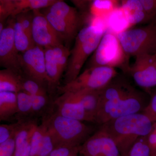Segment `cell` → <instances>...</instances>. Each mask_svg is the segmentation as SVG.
<instances>
[{
  "mask_svg": "<svg viewBox=\"0 0 156 156\" xmlns=\"http://www.w3.org/2000/svg\"><path fill=\"white\" fill-rule=\"evenodd\" d=\"M57 0H12L13 11L11 16L15 17L20 13L48 8Z\"/></svg>",
  "mask_w": 156,
  "mask_h": 156,
  "instance_id": "23",
  "label": "cell"
},
{
  "mask_svg": "<svg viewBox=\"0 0 156 156\" xmlns=\"http://www.w3.org/2000/svg\"><path fill=\"white\" fill-rule=\"evenodd\" d=\"M107 30L117 35L131 26L121 6L114 10L106 18Z\"/></svg>",
  "mask_w": 156,
  "mask_h": 156,
  "instance_id": "22",
  "label": "cell"
},
{
  "mask_svg": "<svg viewBox=\"0 0 156 156\" xmlns=\"http://www.w3.org/2000/svg\"><path fill=\"white\" fill-rule=\"evenodd\" d=\"M46 71L49 78L48 87L53 90L66 69L70 50L64 45L44 48Z\"/></svg>",
  "mask_w": 156,
  "mask_h": 156,
  "instance_id": "9",
  "label": "cell"
},
{
  "mask_svg": "<svg viewBox=\"0 0 156 156\" xmlns=\"http://www.w3.org/2000/svg\"><path fill=\"white\" fill-rule=\"evenodd\" d=\"M117 37L128 57L156 54V23L127 30Z\"/></svg>",
  "mask_w": 156,
  "mask_h": 156,
  "instance_id": "5",
  "label": "cell"
},
{
  "mask_svg": "<svg viewBox=\"0 0 156 156\" xmlns=\"http://www.w3.org/2000/svg\"><path fill=\"white\" fill-rule=\"evenodd\" d=\"M143 95L128 81L117 76L100 90L95 123L101 126L111 120L143 111Z\"/></svg>",
  "mask_w": 156,
  "mask_h": 156,
  "instance_id": "1",
  "label": "cell"
},
{
  "mask_svg": "<svg viewBox=\"0 0 156 156\" xmlns=\"http://www.w3.org/2000/svg\"><path fill=\"white\" fill-rule=\"evenodd\" d=\"M154 55H142L135 57V61L128 72L136 85L144 88L156 86V66Z\"/></svg>",
  "mask_w": 156,
  "mask_h": 156,
  "instance_id": "13",
  "label": "cell"
},
{
  "mask_svg": "<svg viewBox=\"0 0 156 156\" xmlns=\"http://www.w3.org/2000/svg\"><path fill=\"white\" fill-rule=\"evenodd\" d=\"M115 34L107 30L91 58L89 67H122L128 72V57Z\"/></svg>",
  "mask_w": 156,
  "mask_h": 156,
  "instance_id": "6",
  "label": "cell"
},
{
  "mask_svg": "<svg viewBox=\"0 0 156 156\" xmlns=\"http://www.w3.org/2000/svg\"><path fill=\"white\" fill-rule=\"evenodd\" d=\"M61 94L53 102L56 113L70 119L94 123L93 117L85 110L72 92H65Z\"/></svg>",
  "mask_w": 156,
  "mask_h": 156,
  "instance_id": "14",
  "label": "cell"
},
{
  "mask_svg": "<svg viewBox=\"0 0 156 156\" xmlns=\"http://www.w3.org/2000/svg\"><path fill=\"white\" fill-rule=\"evenodd\" d=\"M80 154L82 156H122L114 141L101 128L81 146Z\"/></svg>",
  "mask_w": 156,
  "mask_h": 156,
  "instance_id": "10",
  "label": "cell"
},
{
  "mask_svg": "<svg viewBox=\"0 0 156 156\" xmlns=\"http://www.w3.org/2000/svg\"><path fill=\"white\" fill-rule=\"evenodd\" d=\"M153 122L143 113H137L111 120L100 126L110 136L122 156H126L140 137L147 136Z\"/></svg>",
  "mask_w": 156,
  "mask_h": 156,
  "instance_id": "2",
  "label": "cell"
},
{
  "mask_svg": "<svg viewBox=\"0 0 156 156\" xmlns=\"http://www.w3.org/2000/svg\"><path fill=\"white\" fill-rule=\"evenodd\" d=\"M44 15L63 41H71L76 37L80 27L72 24L64 20L47 11Z\"/></svg>",
  "mask_w": 156,
  "mask_h": 156,
  "instance_id": "17",
  "label": "cell"
},
{
  "mask_svg": "<svg viewBox=\"0 0 156 156\" xmlns=\"http://www.w3.org/2000/svg\"><path fill=\"white\" fill-rule=\"evenodd\" d=\"M48 9V11L50 13L81 27L83 20L82 15L79 14L76 9L69 5L63 1L57 0L56 2Z\"/></svg>",
  "mask_w": 156,
  "mask_h": 156,
  "instance_id": "18",
  "label": "cell"
},
{
  "mask_svg": "<svg viewBox=\"0 0 156 156\" xmlns=\"http://www.w3.org/2000/svg\"><path fill=\"white\" fill-rule=\"evenodd\" d=\"M80 147L60 146L53 148L48 156H79Z\"/></svg>",
  "mask_w": 156,
  "mask_h": 156,
  "instance_id": "31",
  "label": "cell"
},
{
  "mask_svg": "<svg viewBox=\"0 0 156 156\" xmlns=\"http://www.w3.org/2000/svg\"><path fill=\"white\" fill-rule=\"evenodd\" d=\"M19 120H25L24 117L32 115V97L26 92L21 91L17 93Z\"/></svg>",
  "mask_w": 156,
  "mask_h": 156,
  "instance_id": "26",
  "label": "cell"
},
{
  "mask_svg": "<svg viewBox=\"0 0 156 156\" xmlns=\"http://www.w3.org/2000/svg\"><path fill=\"white\" fill-rule=\"evenodd\" d=\"M22 120H18L17 123L10 125H1L0 126V144L5 142L16 134L19 129Z\"/></svg>",
  "mask_w": 156,
  "mask_h": 156,
  "instance_id": "29",
  "label": "cell"
},
{
  "mask_svg": "<svg viewBox=\"0 0 156 156\" xmlns=\"http://www.w3.org/2000/svg\"><path fill=\"white\" fill-rule=\"evenodd\" d=\"M106 30V23L100 18L98 19L97 23H92L80 30L70 52L64 76L65 84L73 81L80 74L84 63L97 49Z\"/></svg>",
  "mask_w": 156,
  "mask_h": 156,
  "instance_id": "3",
  "label": "cell"
},
{
  "mask_svg": "<svg viewBox=\"0 0 156 156\" xmlns=\"http://www.w3.org/2000/svg\"><path fill=\"white\" fill-rule=\"evenodd\" d=\"M143 113L147 116L153 122H156V92L151 98L150 101L146 106Z\"/></svg>",
  "mask_w": 156,
  "mask_h": 156,
  "instance_id": "36",
  "label": "cell"
},
{
  "mask_svg": "<svg viewBox=\"0 0 156 156\" xmlns=\"http://www.w3.org/2000/svg\"><path fill=\"white\" fill-rule=\"evenodd\" d=\"M42 123L54 147L81 146L94 132L92 126L82 121L62 116L56 112L45 117Z\"/></svg>",
  "mask_w": 156,
  "mask_h": 156,
  "instance_id": "4",
  "label": "cell"
},
{
  "mask_svg": "<svg viewBox=\"0 0 156 156\" xmlns=\"http://www.w3.org/2000/svg\"><path fill=\"white\" fill-rule=\"evenodd\" d=\"M13 11L12 0H1L0 1V19L1 23L9 16H11Z\"/></svg>",
  "mask_w": 156,
  "mask_h": 156,
  "instance_id": "35",
  "label": "cell"
},
{
  "mask_svg": "<svg viewBox=\"0 0 156 156\" xmlns=\"http://www.w3.org/2000/svg\"><path fill=\"white\" fill-rule=\"evenodd\" d=\"M23 78L20 74L9 69L0 71V92L17 93L22 91Z\"/></svg>",
  "mask_w": 156,
  "mask_h": 156,
  "instance_id": "20",
  "label": "cell"
},
{
  "mask_svg": "<svg viewBox=\"0 0 156 156\" xmlns=\"http://www.w3.org/2000/svg\"><path fill=\"white\" fill-rule=\"evenodd\" d=\"M121 2V7L131 26L139 23H151L140 0H126Z\"/></svg>",
  "mask_w": 156,
  "mask_h": 156,
  "instance_id": "16",
  "label": "cell"
},
{
  "mask_svg": "<svg viewBox=\"0 0 156 156\" xmlns=\"http://www.w3.org/2000/svg\"><path fill=\"white\" fill-rule=\"evenodd\" d=\"M33 12L32 37L37 46L44 48L63 45V41L40 10Z\"/></svg>",
  "mask_w": 156,
  "mask_h": 156,
  "instance_id": "11",
  "label": "cell"
},
{
  "mask_svg": "<svg viewBox=\"0 0 156 156\" xmlns=\"http://www.w3.org/2000/svg\"><path fill=\"white\" fill-rule=\"evenodd\" d=\"M154 63H155V65L156 66V58H155V57Z\"/></svg>",
  "mask_w": 156,
  "mask_h": 156,
  "instance_id": "38",
  "label": "cell"
},
{
  "mask_svg": "<svg viewBox=\"0 0 156 156\" xmlns=\"http://www.w3.org/2000/svg\"><path fill=\"white\" fill-rule=\"evenodd\" d=\"M22 91L31 95L47 94L44 85L30 78L22 79Z\"/></svg>",
  "mask_w": 156,
  "mask_h": 156,
  "instance_id": "28",
  "label": "cell"
},
{
  "mask_svg": "<svg viewBox=\"0 0 156 156\" xmlns=\"http://www.w3.org/2000/svg\"><path fill=\"white\" fill-rule=\"evenodd\" d=\"M20 63L21 70L28 78L42 85L49 83L46 71L44 49L35 46L20 54Z\"/></svg>",
  "mask_w": 156,
  "mask_h": 156,
  "instance_id": "8",
  "label": "cell"
},
{
  "mask_svg": "<svg viewBox=\"0 0 156 156\" xmlns=\"http://www.w3.org/2000/svg\"><path fill=\"white\" fill-rule=\"evenodd\" d=\"M146 13L151 23H156V0H140Z\"/></svg>",
  "mask_w": 156,
  "mask_h": 156,
  "instance_id": "34",
  "label": "cell"
},
{
  "mask_svg": "<svg viewBox=\"0 0 156 156\" xmlns=\"http://www.w3.org/2000/svg\"><path fill=\"white\" fill-rule=\"evenodd\" d=\"M118 1L98 0L91 2V11L95 17L106 18L118 6Z\"/></svg>",
  "mask_w": 156,
  "mask_h": 156,
  "instance_id": "25",
  "label": "cell"
},
{
  "mask_svg": "<svg viewBox=\"0 0 156 156\" xmlns=\"http://www.w3.org/2000/svg\"><path fill=\"white\" fill-rule=\"evenodd\" d=\"M32 115L40 113L45 108L48 102L47 94L32 95Z\"/></svg>",
  "mask_w": 156,
  "mask_h": 156,
  "instance_id": "32",
  "label": "cell"
},
{
  "mask_svg": "<svg viewBox=\"0 0 156 156\" xmlns=\"http://www.w3.org/2000/svg\"><path fill=\"white\" fill-rule=\"evenodd\" d=\"M154 57H155V58H156V54H155V55H154Z\"/></svg>",
  "mask_w": 156,
  "mask_h": 156,
  "instance_id": "39",
  "label": "cell"
},
{
  "mask_svg": "<svg viewBox=\"0 0 156 156\" xmlns=\"http://www.w3.org/2000/svg\"><path fill=\"white\" fill-rule=\"evenodd\" d=\"M147 140L151 156H156V122L153 123L151 131L147 136Z\"/></svg>",
  "mask_w": 156,
  "mask_h": 156,
  "instance_id": "37",
  "label": "cell"
},
{
  "mask_svg": "<svg viewBox=\"0 0 156 156\" xmlns=\"http://www.w3.org/2000/svg\"><path fill=\"white\" fill-rule=\"evenodd\" d=\"M54 148L44 125L38 126L34 133L29 156H48Z\"/></svg>",
  "mask_w": 156,
  "mask_h": 156,
  "instance_id": "15",
  "label": "cell"
},
{
  "mask_svg": "<svg viewBox=\"0 0 156 156\" xmlns=\"http://www.w3.org/2000/svg\"><path fill=\"white\" fill-rule=\"evenodd\" d=\"M117 76L114 68L106 66L89 67L75 80L58 87L60 93L75 92L83 90L99 91L106 87Z\"/></svg>",
  "mask_w": 156,
  "mask_h": 156,
  "instance_id": "7",
  "label": "cell"
},
{
  "mask_svg": "<svg viewBox=\"0 0 156 156\" xmlns=\"http://www.w3.org/2000/svg\"><path fill=\"white\" fill-rule=\"evenodd\" d=\"M126 156H151L147 136L140 137L134 143Z\"/></svg>",
  "mask_w": 156,
  "mask_h": 156,
  "instance_id": "27",
  "label": "cell"
},
{
  "mask_svg": "<svg viewBox=\"0 0 156 156\" xmlns=\"http://www.w3.org/2000/svg\"><path fill=\"white\" fill-rule=\"evenodd\" d=\"M100 92V90H83L72 93L85 110L94 119L99 102Z\"/></svg>",
  "mask_w": 156,
  "mask_h": 156,
  "instance_id": "19",
  "label": "cell"
},
{
  "mask_svg": "<svg viewBox=\"0 0 156 156\" xmlns=\"http://www.w3.org/2000/svg\"><path fill=\"white\" fill-rule=\"evenodd\" d=\"M33 12H24L16 16V20L20 23L23 30L32 37ZM33 38V37H32Z\"/></svg>",
  "mask_w": 156,
  "mask_h": 156,
  "instance_id": "30",
  "label": "cell"
},
{
  "mask_svg": "<svg viewBox=\"0 0 156 156\" xmlns=\"http://www.w3.org/2000/svg\"><path fill=\"white\" fill-rule=\"evenodd\" d=\"M14 21L11 20L0 33V64L6 69L19 73L21 70L19 52L14 37Z\"/></svg>",
  "mask_w": 156,
  "mask_h": 156,
  "instance_id": "12",
  "label": "cell"
},
{
  "mask_svg": "<svg viewBox=\"0 0 156 156\" xmlns=\"http://www.w3.org/2000/svg\"><path fill=\"white\" fill-rule=\"evenodd\" d=\"M14 37L15 46L19 53H23L36 45L33 38L26 33L20 23L16 20L14 21Z\"/></svg>",
  "mask_w": 156,
  "mask_h": 156,
  "instance_id": "24",
  "label": "cell"
},
{
  "mask_svg": "<svg viewBox=\"0 0 156 156\" xmlns=\"http://www.w3.org/2000/svg\"><path fill=\"white\" fill-rule=\"evenodd\" d=\"M17 112V93L0 92V120H9Z\"/></svg>",
  "mask_w": 156,
  "mask_h": 156,
  "instance_id": "21",
  "label": "cell"
},
{
  "mask_svg": "<svg viewBox=\"0 0 156 156\" xmlns=\"http://www.w3.org/2000/svg\"><path fill=\"white\" fill-rule=\"evenodd\" d=\"M16 134L5 142L0 144V156H14L16 146Z\"/></svg>",
  "mask_w": 156,
  "mask_h": 156,
  "instance_id": "33",
  "label": "cell"
}]
</instances>
